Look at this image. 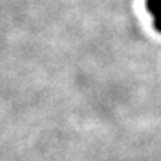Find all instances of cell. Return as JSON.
<instances>
[{
	"mask_svg": "<svg viewBox=\"0 0 161 161\" xmlns=\"http://www.w3.org/2000/svg\"><path fill=\"white\" fill-rule=\"evenodd\" d=\"M146 11L152 17V27L153 30L161 35V0H144Z\"/></svg>",
	"mask_w": 161,
	"mask_h": 161,
	"instance_id": "1",
	"label": "cell"
}]
</instances>
